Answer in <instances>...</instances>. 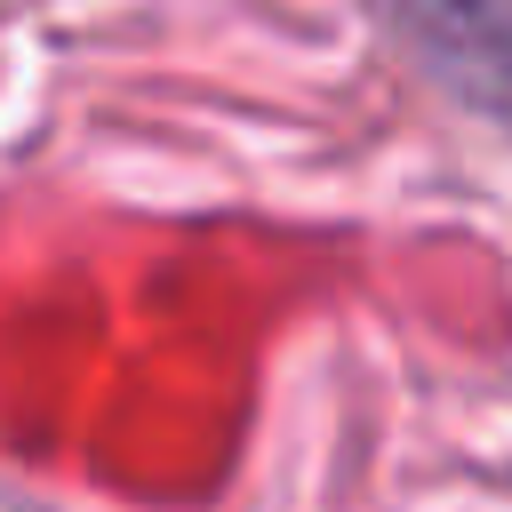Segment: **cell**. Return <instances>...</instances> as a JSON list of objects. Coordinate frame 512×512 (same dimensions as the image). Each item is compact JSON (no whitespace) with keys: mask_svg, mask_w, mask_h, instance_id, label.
Returning a JSON list of instances; mask_svg holds the SVG:
<instances>
[{"mask_svg":"<svg viewBox=\"0 0 512 512\" xmlns=\"http://www.w3.org/2000/svg\"><path fill=\"white\" fill-rule=\"evenodd\" d=\"M424 32L472 104L512 112V0H424Z\"/></svg>","mask_w":512,"mask_h":512,"instance_id":"cell-1","label":"cell"}]
</instances>
